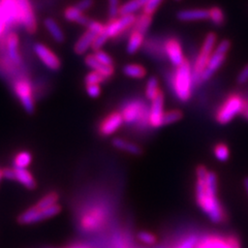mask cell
<instances>
[{
  "mask_svg": "<svg viewBox=\"0 0 248 248\" xmlns=\"http://www.w3.org/2000/svg\"><path fill=\"white\" fill-rule=\"evenodd\" d=\"M196 248H232L231 238L219 236H207L199 239Z\"/></svg>",
  "mask_w": 248,
  "mask_h": 248,
  "instance_id": "obj_16",
  "label": "cell"
},
{
  "mask_svg": "<svg viewBox=\"0 0 248 248\" xmlns=\"http://www.w3.org/2000/svg\"><path fill=\"white\" fill-rule=\"evenodd\" d=\"M122 72L126 77L133 79H142L146 75L145 68L139 64H126L123 67Z\"/></svg>",
  "mask_w": 248,
  "mask_h": 248,
  "instance_id": "obj_27",
  "label": "cell"
},
{
  "mask_svg": "<svg viewBox=\"0 0 248 248\" xmlns=\"http://www.w3.org/2000/svg\"><path fill=\"white\" fill-rule=\"evenodd\" d=\"M15 169V180L21 183L23 186H25L28 189H34L36 187V182L33 176L30 174L29 170L26 169Z\"/></svg>",
  "mask_w": 248,
  "mask_h": 248,
  "instance_id": "obj_21",
  "label": "cell"
},
{
  "mask_svg": "<svg viewBox=\"0 0 248 248\" xmlns=\"http://www.w3.org/2000/svg\"><path fill=\"white\" fill-rule=\"evenodd\" d=\"M33 50L37 57L42 60L43 63L50 68L51 71H58L61 66L60 59L56 56V54L54 53L48 46H46L43 44H35L33 46Z\"/></svg>",
  "mask_w": 248,
  "mask_h": 248,
  "instance_id": "obj_12",
  "label": "cell"
},
{
  "mask_svg": "<svg viewBox=\"0 0 248 248\" xmlns=\"http://www.w3.org/2000/svg\"><path fill=\"white\" fill-rule=\"evenodd\" d=\"M2 177L9 180H15V169H3Z\"/></svg>",
  "mask_w": 248,
  "mask_h": 248,
  "instance_id": "obj_45",
  "label": "cell"
},
{
  "mask_svg": "<svg viewBox=\"0 0 248 248\" xmlns=\"http://www.w3.org/2000/svg\"><path fill=\"white\" fill-rule=\"evenodd\" d=\"M0 24L5 27L21 25V16L17 0H0Z\"/></svg>",
  "mask_w": 248,
  "mask_h": 248,
  "instance_id": "obj_7",
  "label": "cell"
},
{
  "mask_svg": "<svg viewBox=\"0 0 248 248\" xmlns=\"http://www.w3.org/2000/svg\"><path fill=\"white\" fill-rule=\"evenodd\" d=\"M93 4H94V0H80V1L76 4V6L81 12H85L89 10L91 6H93Z\"/></svg>",
  "mask_w": 248,
  "mask_h": 248,
  "instance_id": "obj_43",
  "label": "cell"
},
{
  "mask_svg": "<svg viewBox=\"0 0 248 248\" xmlns=\"http://www.w3.org/2000/svg\"><path fill=\"white\" fill-rule=\"evenodd\" d=\"M144 37H145L144 33L140 32V31H138V30L133 29V31H131V33L128 37L126 52L128 54H135L136 52H138V50L141 48V46L143 45Z\"/></svg>",
  "mask_w": 248,
  "mask_h": 248,
  "instance_id": "obj_24",
  "label": "cell"
},
{
  "mask_svg": "<svg viewBox=\"0 0 248 248\" xmlns=\"http://www.w3.org/2000/svg\"><path fill=\"white\" fill-rule=\"evenodd\" d=\"M1 170H1V169H0V172H1Z\"/></svg>",
  "mask_w": 248,
  "mask_h": 248,
  "instance_id": "obj_52",
  "label": "cell"
},
{
  "mask_svg": "<svg viewBox=\"0 0 248 248\" xmlns=\"http://www.w3.org/2000/svg\"><path fill=\"white\" fill-rule=\"evenodd\" d=\"M104 29L105 25L103 23L91 20L87 26V30L85 31V33L81 35V37L78 40L74 46V50L78 55H82L85 52H87L89 48L92 46V44L94 42L95 37L99 33H102Z\"/></svg>",
  "mask_w": 248,
  "mask_h": 248,
  "instance_id": "obj_5",
  "label": "cell"
},
{
  "mask_svg": "<svg viewBox=\"0 0 248 248\" xmlns=\"http://www.w3.org/2000/svg\"><path fill=\"white\" fill-rule=\"evenodd\" d=\"M64 18L69 22H76L78 24L83 25V26H88L91 19H89L87 16H85L83 12H81L76 5L68 6L65 9L64 13Z\"/></svg>",
  "mask_w": 248,
  "mask_h": 248,
  "instance_id": "obj_19",
  "label": "cell"
},
{
  "mask_svg": "<svg viewBox=\"0 0 248 248\" xmlns=\"http://www.w3.org/2000/svg\"><path fill=\"white\" fill-rule=\"evenodd\" d=\"M182 118V113L180 111H169L165 113L164 118H162V126L169 125V124H173L177 121H179Z\"/></svg>",
  "mask_w": 248,
  "mask_h": 248,
  "instance_id": "obj_34",
  "label": "cell"
},
{
  "mask_svg": "<svg viewBox=\"0 0 248 248\" xmlns=\"http://www.w3.org/2000/svg\"><path fill=\"white\" fill-rule=\"evenodd\" d=\"M230 48H231V42L229 40L221 41L218 45L216 46V48L214 49L210 59L208 61V64L205 68V71L201 76L202 80L208 81L209 79H211L213 75L217 71H218L224 62V60H226L227 54Z\"/></svg>",
  "mask_w": 248,
  "mask_h": 248,
  "instance_id": "obj_3",
  "label": "cell"
},
{
  "mask_svg": "<svg viewBox=\"0 0 248 248\" xmlns=\"http://www.w3.org/2000/svg\"><path fill=\"white\" fill-rule=\"evenodd\" d=\"M237 82L239 84H245L248 82V64L245 65L237 77Z\"/></svg>",
  "mask_w": 248,
  "mask_h": 248,
  "instance_id": "obj_44",
  "label": "cell"
},
{
  "mask_svg": "<svg viewBox=\"0 0 248 248\" xmlns=\"http://www.w3.org/2000/svg\"><path fill=\"white\" fill-rule=\"evenodd\" d=\"M65 248H92V246L87 243H75V244L69 245Z\"/></svg>",
  "mask_w": 248,
  "mask_h": 248,
  "instance_id": "obj_46",
  "label": "cell"
},
{
  "mask_svg": "<svg viewBox=\"0 0 248 248\" xmlns=\"http://www.w3.org/2000/svg\"><path fill=\"white\" fill-rule=\"evenodd\" d=\"M85 63H86V65L88 67L92 68L93 71L102 74L106 78V79L112 77L114 74L113 66H108V65L100 63V62L93 55H89L85 58Z\"/></svg>",
  "mask_w": 248,
  "mask_h": 248,
  "instance_id": "obj_20",
  "label": "cell"
},
{
  "mask_svg": "<svg viewBox=\"0 0 248 248\" xmlns=\"http://www.w3.org/2000/svg\"><path fill=\"white\" fill-rule=\"evenodd\" d=\"M138 239L146 245H154L156 243V237H155L152 232H146V231L140 232L138 234Z\"/></svg>",
  "mask_w": 248,
  "mask_h": 248,
  "instance_id": "obj_37",
  "label": "cell"
},
{
  "mask_svg": "<svg viewBox=\"0 0 248 248\" xmlns=\"http://www.w3.org/2000/svg\"><path fill=\"white\" fill-rule=\"evenodd\" d=\"M166 53L170 63L174 66H180L184 60L183 51L180 43L176 38H170L166 43Z\"/></svg>",
  "mask_w": 248,
  "mask_h": 248,
  "instance_id": "obj_14",
  "label": "cell"
},
{
  "mask_svg": "<svg viewBox=\"0 0 248 248\" xmlns=\"http://www.w3.org/2000/svg\"><path fill=\"white\" fill-rule=\"evenodd\" d=\"M244 188H245L246 193H247V196H248V177L244 179Z\"/></svg>",
  "mask_w": 248,
  "mask_h": 248,
  "instance_id": "obj_47",
  "label": "cell"
},
{
  "mask_svg": "<svg viewBox=\"0 0 248 248\" xmlns=\"http://www.w3.org/2000/svg\"><path fill=\"white\" fill-rule=\"evenodd\" d=\"M217 37L215 33L210 32L208 33L205 37L204 43L202 45L201 52L199 54V56L196 60L195 63V75L201 77L203 72L205 71V68L208 64V61L210 59L212 53L215 49V44H216Z\"/></svg>",
  "mask_w": 248,
  "mask_h": 248,
  "instance_id": "obj_8",
  "label": "cell"
},
{
  "mask_svg": "<svg viewBox=\"0 0 248 248\" xmlns=\"http://www.w3.org/2000/svg\"><path fill=\"white\" fill-rule=\"evenodd\" d=\"M140 113H141V108L138 105H131L127 107L125 110H123L122 116L123 119L126 123H131L138 120L140 117Z\"/></svg>",
  "mask_w": 248,
  "mask_h": 248,
  "instance_id": "obj_30",
  "label": "cell"
},
{
  "mask_svg": "<svg viewBox=\"0 0 248 248\" xmlns=\"http://www.w3.org/2000/svg\"><path fill=\"white\" fill-rule=\"evenodd\" d=\"M243 113H244V117L248 120V108H246V110Z\"/></svg>",
  "mask_w": 248,
  "mask_h": 248,
  "instance_id": "obj_49",
  "label": "cell"
},
{
  "mask_svg": "<svg viewBox=\"0 0 248 248\" xmlns=\"http://www.w3.org/2000/svg\"><path fill=\"white\" fill-rule=\"evenodd\" d=\"M196 199L201 210L214 223H221L224 220V212L220 202L217 198L216 174L201 166L197 169Z\"/></svg>",
  "mask_w": 248,
  "mask_h": 248,
  "instance_id": "obj_1",
  "label": "cell"
},
{
  "mask_svg": "<svg viewBox=\"0 0 248 248\" xmlns=\"http://www.w3.org/2000/svg\"><path fill=\"white\" fill-rule=\"evenodd\" d=\"M123 116L121 113H112L102 122L99 131L103 136H111L117 131L123 124Z\"/></svg>",
  "mask_w": 248,
  "mask_h": 248,
  "instance_id": "obj_15",
  "label": "cell"
},
{
  "mask_svg": "<svg viewBox=\"0 0 248 248\" xmlns=\"http://www.w3.org/2000/svg\"><path fill=\"white\" fill-rule=\"evenodd\" d=\"M120 6V0H108V14L110 19L118 17Z\"/></svg>",
  "mask_w": 248,
  "mask_h": 248,
  "instance_id": "obj_35",
  "label": "cell"
},
{
  "mask_svg": "<svg viewBox=\"0 0 248 248\" xmlns=\"http://www.w3.org/2000/svg\"><path fill=\"white\" fill-rule=\"evenodd\" d=\"M162 1H164V0H148L143 9L144 14L152 16L155 12H156V10L158 9Z\"/></svg>",
  "mask_w": 248,
  "mask_h": 248,
  "instance_id": "obj_40",
  "label": "cell"
},
{
  "mask_svg": "<svg viewBox=\"0 0 248 248\" xmlns=\"http://www.w3.org/2000/svg\"><path fill=\"white\" fill-rule=\"evenodd\" d=\"M32 156L27 151H21L15 156L14 159V168L17 169H27V167L31 164Z\"/></svg>",
  "mask_w": 248,
  "mask_h": 248,
  "instance_id": "obj_29",
  "label": "cell"
},
{
  "mask_svg": "<svg viewBox=\"0 0 248 248\" xmlns=\"http://www.w3.org/2000/svg\"><path fill=\"white\" fill-rule=\"evenodd\" d=\"M61 211V207L56 204L51 207L41 209L36 206L27 209L18 217V222L21 224H32L45 219H49L51 217L56 216Z\"/></svg>",
  "mask_w": 248,
  "mask_h": 248,
  "instance_id": "obj_4",
  "label": "cell"
},
{
  "mask_svg": "<svg viewBox=\"0 0 248 248\" xmlns=\"http://www.w3.org/2000/svg\"><path fill=\"white\" fill-rule=\"evenodd\" d=\"M105 30V29H104ZM110 40V38H108V36H107V34L104 32L102 33H99L96 37H95V40H94V42H93V44H92V46L91 48L94 50V51H97V50H100L103 48V46Z\"/></svg>",
  "mask_w": 248,
  "mask_h": 248,
  "instance_id": "obj_41",
  "label": "cell"
},
{
  "mask_svg": "<svg viewBox=\"0 0 248 248\" xmlns=\"http://www.w3.org/2000/svg\"><path fill=\"white\" fill-rule=\"evenodd\" d=\"M214 155L217 160L221 162L227 161L230 158V150L227 145L224 144H218L215 146L214 148Z\"/></svg>",
  "mask_w": 248,
  "mask_h": 248,
  "instance_id": "obj_33",
  "label": "cell"
},
{
  "mask_svg": "<svg viewBox=\"0 0 248 248\" xmlns=\"http://www.w3.org/2000/svg\"><path fill=\"white\" fill-rule=\"evenodd\" d=\"M244 112V102L238 95L230 96L217 113V121L220 124H228L240 113Z\"/></svg>",
  "mask_w": 248,
  "mask_h": 248,
  "instance_id": "obj_6",
  "label": "cell"
},
{
  "mask_svg": "<svg viewBox=\"0 0 248 248\" xmlns=\"http://www.w3.org/2000/svg\"><path fill=\"white\" fill-rule=\"evenodd\" d=\"M199 238L196 235H190L186 237L183 241H181L175 248H196Z\"/></svg>",
  "mask_w": 248,
  "mask_h": 248,
  "instance_id": "obj_39",
  "label": "cell"
},
{
  "mask_svg": "<svg viewBox=\"0 0 248 248\" xmlns=\"http://www.w3.org/2000/svg\"><path fill=\"white\" fill-rule=\"evenodd\" d=\"M112 144H113V146L115 147L116 149L124 151V152H126V153H128V154L139 155V154L142 153L141 147L138 146V145L135 144V143L128 142V141H126V140L121 139V138H116V139H114Z\"/></svg>",
  "mask_w": 248,
  "mask_h": 248,
  "instance_id": "obj_23",
  "label": "cell"
},
{
  "mask_svg": "<svg viewBox=\"0 0 248 248\" xmlns=\"http://www.w3.org/2000/svg\"><path fill=\"white\" fill-rule=\"evenodd\" d=\"M6 29V27L5 26H3V25H1L0 24V35H1L3 32H4V30Z\"/></svg>",
  "mask_w": 248,
  "mask_h": 248,
  "instance_id": "obj_48",
  "label": "cell"
},
{
  "mask_svg": "<svg viewBox=\"0 0 248 248\" xmlns=\"http://www.w3.org/2000/svg\"><path fill=\"white\" fill-rule=\"evenodd\" d=\"M147 1H148V0H128L127 2L120 6L119 16L134 15L136 12L141 9V7L144 9Z\"/></svg>",
  "mask_w": 248,
  "mask_h": 248,
  "instance_id": "obj_25",
  "label": "cell"
},
{
  "mask_svg": "<svg viewBox=\"0 0 248 248\" xmlns=\"http://www.w3.org/2000/svg\"><path fill=\"white\" fill-rule=\"evenodd\" d=\"M2 170H1V172H0V181H1V179H2Z\"/></svg>",
  "mask_w": 248,
  "mask_h": 248,
  "instance_id": "obj_50",
  "label": "cell"
},
{
  "mask_svg": "<svg viewBox=\"0 0 248 248\" xmlns=\"http://www.w3.org/2000/svg\"><path fill=\"white\" fill-rule=\"evenodd\" d=\"M14 91L24 110L29 114H32L34 112V99L30 82L26 79L18 80L14 84Z\"/></svg>",
  "mask_w": 248,
  "mask_h": 248,
  "instance_id": "obj_9",
  "label": "cell"
},
{
  "mask_svg": "<svg viewBox=\"0 0 248 248\" xmlns=\"http://www.w3.org/2000/svg\"><path fill=\"white\" fill-rule=\"evenodd\" d=\"M6 50L10 59L16 64L21 63V56L19 54V37L15 32L10 33L6 37Z\"/></svg>",
  "mask_w": 248,
  "mask_h": 248,
  "instance_id": "obj_18",
  "label": "cell"
},
{
  "mask_svg": "<svg viewBox=\"0 0 248 248\" xmlns=\"http://www.w3.org/2000/svg\"><path fill=\"white\" fill-rule=\"evenodd\" d=\"M104 81H106V78L102 74H99L95 71L89 73L86 77H85V83H86V85L100 84V83H103Z\"/></svg>",
  "mask_w": 248,
  "mask_h": 248,
  "instance_id": "obj_38",
  "label": "cell"
},
{
  "mask_svg": "<svg viewBox=\"0 0 248 248\" xmlns=\"http://www.w3.org/2000/svg\"><path fill=\"white\" fill-rule=\"evenodd\" d=\"M176 18L182 22L203 21L209 19V11L205 9L181 10L179 12H177Z\"/></svg>",
  "mask_w": 248,
  "mask_h": 248,
  "instance_id": "obj_17",
  "label": "cell"
},
{
  "mask_svg": "<svg viewBox=\"0 0 248 248\" xmlns=\"http://www.w3.org/2000/svg\"><path fill=\"white\" fill-rule=\"evenodd\" d=\"M93 56H94L100 62V63H103V64L108 65V66H113V63H114L113 59L106 52H104L102 50L94 51V54H93Z\"/></svg>",
  "mask_w": 248,
  "mask_h": 248,
  "instance_id": "obj_36",
  "label": "cell"
},
{
  "mask_svg": "<svg viewBox=\"0 0 248 248\" xmlns=\"http://www.w3.org/2000/svg\"><path fill=\"white\" fill-rule=\"evenodd\" d=\"M59 196L57 195L56 192H50V193H46V196H44L40 201L36 203V207L37 208H41V209H45V208H48L51 207L53 205H56L57 202H58Z\"/></svg>",
  "mask_w": 248,
  "mask_h": 248,
  "instance_id": "obj_32",
  "label": "cell"
},
{
  "mask_svg": "<svg viewBox=\"0 0 248 248\" xmlns=\"http://www.w3.org/2000/svg\"><path fill=\"white\" fill-rule=\"evenodd\" d=\"M174 91L180 102H187L191 96L192 88V72L187 61L178 66L174 76Z\"/></svg>",
  "mask_w": 248,
  "mask_h": 248,
  "instance_id": "obj_2",
  "label": "cell"
},
{
  "mask_svg": "<svg viewBox=\"0 0 248 248\" xmlns=\"http://www.w3.org/2000/svg\"><path fill=\"white\" fill-rule=\"evenodd\" d=\"M136 18L137 17H135V15H125L111 19V21L105 25L104 32L108 38L118 36L128 28L133 27Z\"/></svg>",
  "mask_w": 248,
  "mask_h": 248,
  "instance_id": "obj_10",
  "label": "cell"
},
{
  "mask_svg": "<svg viewBox=\"0 0 248 248\" xmlns=\"http://www.w3.org/2000/svg\"><path fill=\"white\" fill-rule=\"evenodd\" d=\"M160 93L158 89V80L155 77H151L146 85V96L148 99L153 100Z\"/></svg>",
  "mask_w": 248,
  "mask_h": 248,
  "instance_id": "obj_31",
  "label": "cell"
},
{
  "mask_svg": "<svg viewBox=\"0 0 248 248\" xmlns=\"http://www.w3.org/2000/svg\"><path fill=\"white\" fill-rule=\"evenodd\" d=\"M151 22H152V16L143 14L136 18V21L133 25V29L138 30L140 32L146 34L151 25Z\"/></svg>",
  "mask_w": 248,
  "mask_h": 248,
  "instance_id": "obj_26",
  "label": "cell"
},
{
  "mask_svg": "<svg viewBox=\"0 0 248 248\" xmlns=\"http://www.w3.org/2000/svg\"><path fill=\"white\" fill-rule=\"evenodd\" d=\"M176 1H180V0H176Z\"/></svg>",
  "mask_w": 248,
  "mask_h": 248,
  "instance_id": "obj_51",
  "label": "cell"
},
{
  "mask_svg": "<svg viewBox=\"0 0 248 248\" xmlns=\"http://www.w3.org/2000/svg\"><path fill=\"white\" fill-rule=\"evenodd\" d=\"M44 25L46 29V31L50 33V35L52 36V38L55 42L61 44L64 42V33H63V30L60 28V26L58 25V23L52 19V18H46L44 21Z\"/></svg>",
  "mask_w": 248,
  "mask_h": 248,
  "instance_id": "obj_22",
  "label": "cell"
},
{
  "mask_svg": "<svg viewBox=\"0 0 248 248\" xmlns=\"http://www.w3.org/2000/svg\"><path fill=\"white\" fill-rule=\"evenodd\" d=\"M164 95L159 94L151 100V108L149 114V122L152 127L162 126V118H164Z\"/></svg>",
  "mask_w": 248,
  "mask_h": 248,
  "instance_id": "obj_13",
  "label": "cell"
},
{
  "mask_svg": "<svg viewBox=\"0 0 248 248\" xmlns=\"http://www.w3.org/2000/svg\"><path fill=\"white\" fill-rule=\"evenodd\" d=\"M86 91L87 94L92 97V98H96L100 95V86L99 84H90L86 85Z\"/></svg>",
  "mask_w": 248,
  "mask_h": 248,
  "instance_id": "obj_42",
  "label": "cell"
},
{
  "mask_svg": "<svg viewBox=\"0 0 248 248\" xmlns=\"http://www.w3.org/2000/svg\"><path fill=\"white\" fill-rule=\"evenodd\" d=\"M17 2L20 10L21 25L24 26L29 33H34L37 29V22L30 0H17Z\"/></svg>",
  "mask_w": 248,
  "mask_h": 248,
  "instance_id": "obj_11",
  "label": "cell"
},
{
  "mask_svg": "<svg viewBox=\"0 0 248 248\" xmlns=\"http://www.w3.org/2000/svg\"><path fill=\"white\" fill-rule=\"evenodd\" d=\"M209 11V20H210L214 25L221 26L226 22L224 13L219 6H212Z\"/></svg>",
  "mask_w": 248,
  "mask_h": 248,
  "instance_id": "obj_28",
  "label": "cell"
}]
</instances>
